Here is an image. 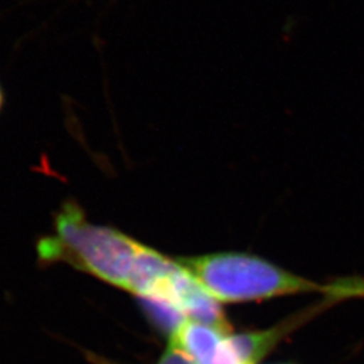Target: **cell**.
I'll use <instances>...</instances> for the list:
<instances>
[{"label":"cell","mask_w":364,"mask_h":364,"mask_svg":"<svg viewBox=\"0 0 364 364\" xmlns=\"http://www.w3.org/2000/svg\"><path fill=\"white\" fill-rule=\"evenodd\" d=\"M151 250L112 227L93 224L73 200L54 213L53 234L36 243L41 267L68 264L131 294Z\"/></svg>","instance_id":"6da1fadb"},{"label":"cell","mask_w":364,"mask_h":364,"mask_svg":"<svg viewBox=\"0 0 364 364\" xmlns=\"http://www.w3.org/2000/svg\"><path fill=\"white\" fill-rule=\"evenodd\" d=\"M218 302H248L324 290L269 260L240 252L177 258Z\"/></svg>","instance_id":"7a4b0ae2"},{"label":"cell","mask_w":364,"mask_h":364,"mask_svg":"<svg viewBox=\"0 0 364 364\" xmlns=\"http://www.w3.org/2000/svg\"><path fill=\"white\" fill-rule=\"evenodd\" d=\"M323 293L329 301H340L344 299H364V278L348 277L340 278L332 284L324 285Z\"/></svg>","instance_id":"3957f363"},{"label":"cell","mask_w":364,"mask_h":364,"mask_svg":"<svg viewBox=\"0 0 364 364\" xmlns=\"http://www.w3.org/2000/svg\"><path fill=\"white\" fill-rule=\"evenodd\" d=\"M158 364H195L193 359L181 350L178 346L170 343L168 346V350L164 353V356L161 358V360Z\"/></svg>","instance_id":"277c9868"},{"label":"cell","mask_w":364,"mask_h":364,"mask_svg":"<svg viewBox=\"0 0 364 364\" xmlns=\"http://www.w3.org/2000/svg\"><path fill=\"white\" fill-rule=\"evenodd\" d=\"M4 105H6V91H4V88H3V85L0 82V114L4 109Z\"/></svg>","instance_id":"5b68a950"}]
</instances>
